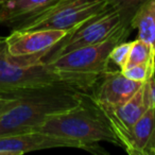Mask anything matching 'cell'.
Returning a JSON list of instances; mask_svg holds the SVG:
<instances>
[{"label": "cell", "instance_id": "6da1fadb", "mask_svg": "<svg viewBox=\"0 0 155 155\" xmlns=\"http://www.w3.org/2000/svg\"><path fill=\"white\" fill-rule=\"evenodd\" d=\"M84 91L65 85H49L13 93L12 105L0 115V136L35 131L49 117L79 106Z\"/></svg>", "mask_w": 155, "mask_h": 155}, {"label": "cell", "instance_id": "7a4b0ae2", "mask_svg": "<svg viewBox=\"0 0 155 155\" xmlns=\"http://www.w3.org/2000/svg\"><path fill=\"white\" fill-rule=\"evenodd\" d=\"M99 78L58 70L44 61L25 63L10 55L5 45L0 48V94L2 95L49 85H65L91 93Z\"/></svg>", "mask_w": 155, "mask_h": 155}, {"label": "cell", "instance_id": "3957f363", "mask_svg": "<svg viewBox=\"0 0 155 155\" xmlns=\"http://www.w3.org/2000/svg\"><path fill=\"white\" fill-rule=\"evenodd\" d=\"M35 131L80 142L95 153L98 152L96 143L99 141L120 147L112 127L89 100L88 93L84 94L83 102L79 106L49 117Z\"/></svg>", "mask_w": 155, "mask_h": 155}, {"label": "cell", "instance_id": "277c9868", "mask_svg": "<svg viewBox=\"0 0 155 155\" xmlns=\"http://www.w3.org/2000/svg\"><path fill=\"white\" fill-rule=\"evenodd\" d=\"M110 8L107 0H61L41 15L14 26L12 30H72Z\"/></svg>", "mask_w": 155, "mask_h": 155}, {"label": "cell", "instance_id": "5b68a950", "mask_svg": "<svg viewBox=\"0 0 155 155\" xmlns=\"http://www.w3.org/2000/svg\"><path fill=\"white\" fill-rule=\"evenodd\" d=\"M132 16L110 8L107 11L89 19L74 32L70 33L55 45L43 58L44 62L52 60L71 50L106 41L121 29L132 27Z\"/></svg>", "mask_w": 155, "mask_h": 155}, {"label": "cell", "instance_id": "8992f818", "mask_svg": "<svg viewBox=\"0 0 155 155\" xmlns=\"http://www.w3.org/2000/svg\"><path fill=\"white\" fill-rule=\"evenodd\" d=\"M132 30V27L123 28L106 41L71 50L46 63L65 72L100 77L104 71L110 69V54L113 48L124 41Z\"/></svg>", "mask_w": 155, "mask_h": 155}, {"label": "cell", "instance_id": "52a82bcc", "mask_svg": "<svg viewBox=\"0 0 155 155\" xmlns=\"http://www.w3.org/2000/svg\"><path fill=\"white\" fill-rule=\"evenodd\" d=\"M150 81V80H149ZM143 82L137 93L127 102L119 106H107L94 102L89 98L91 103L96 106L100 114L105 118L113 132L117 136L120 147L125 151H129L131 142V134L133 127L139 118L146 113L152 101L150 93V82Z\"/></svg>", "mask_w": 155, "mask_h": 155}, {"label": "cell", "instance_id": "ba28073f", "mask_svg": "<svg viewBox=\"0 0 155 155\" xmlns=\"http://www.w3.org/2000/svg\"><path fill=\"white\" fill-rule=\"evenodd\" d=\"M78 29H44L31 31L12 30L11 34L5 38V49L13 58H28L29 62L31 63L41 62L54 46Z\"/></svg>", "mask_w": 155, "mask_h": 155}, {"label": "cell", "instance_id": "9c48e42d", "mask_svg": "<svg viewBox=\"0 0 155 155\" xmlns=\"http://www.w3.org/2000/svg\"><path fill=\"white\" fill-rule=\"evenodd\" d=\"M52 148H77L87 150L80 142L64 139L39 131L0 136V155H21L32 151Z\"/></svg>", "mask_w": 155, "mask_h": 155}, {"label": "cell", "instance_id": "30bf717a", "mask_svg": "<svg viewBox=\"0 0 155 155\" xmlns=\"http://www.w3.org/2000/svg\"><path fill=\"white\" fill-rule=\"evenodd\" d=\"M141 85V82L127 78L121 70L108 69L100 75L88 96L96 103L119 106L129 101Z\"/></svg>", "mask_w": 155, "mask_h": 155}, {"label": "cell", "instance_id": "8fae6325", "mask_svg": "<svg viewBox=\"0 0 155 155\" xmlns=\"http://www.w3.org/2000/svg\"><path fill=\"white\" fill-rule=\"evenodd\" d=\"M61 0H0V24L14 26L41 15Z\"/></svg>", "mask_w": 155, "mask_h": 155}, {"label": "cell", "instance_id": "7c38bea8", "mask_svg": "<svg viewBox=\"0 0 155 155\" xmlns=\"http://www.w3.org/2000/svg\"><path fill=\"white\" fill-rule=\"evenodd\" d=\"M132 155H155V104L152 103L133 127L130 149Z\"/></svg>", "mask_w": 155, "mask_h": 155}, {"label": "cell", "instance_id": "4fadbf2b", "mask_svg": "<svg viewBox=\"0 0 155 155\" xmlns=\"http://www.w3.org/2000/svg\"><path fill=\"white\" fill-rule=\"evenodd\" d=\"M131 26L137 29V38L148 41L155 48V0H147L137 8Z\"/></svg>", "mask_w": 155, "mask_h": 155}, {"label": "cell", "instance_id": "5bb4252c", "mask_svg": "<svg viewBox=\"0 0 155 155\" xmlns=\"http://www.w3.org/2000/svg\"><path fill=\"white\" fill-rule=\"evenodd\" d=\"M154 61H155V48L150 43L140 38L133 41L129 60H127V68L135 66V65L154 62Z\"/></svg>", "mask_w": 155, "mask_h": 155}, {"label": "cell", "instance_id": "9a60e30c", "mask_svg": "<svg viewBox=\"0 0 155 155\" xmlns=\"http://www.w3.org/2000/svg\"><path fill=\"white\" fill-rule=\"evenodd\" d=\"M122 73L131 80L141 83L147 82L151 78L155 77V61L129 67V68L122 70Z\"/></svg>", "mask_w": 155, "mask_h": 155}, {"label": "cell", "instance_id": "2e32d148", "mask_svg": "<svg viewBox=\"0 0 155 155\" xmlns=\"http://www.w3.org/2000/svg\"><path fill=\"white\" fill-rule=\"evenodd\" d=\"M133 41H122L113 48L110 54V62H113L119 67L121 71L127 68V60L131 52Z\"/></svg>", "mask_w": 155, "mask_h": 155}, {"label": "cell", "instance_id": "e0dca14e", "mask_svg": "<svg viewBox=\"0 0 155 155\" xmlns=\"http://www.w3.org/2000/svg\"><path fill=\"white\" fill-rule=\"evenodd\" d=\"M107 1L112 8L133 17L137 8L147 0H107Z\"/></svg>", "mask_w": 155, "mask_h": 155}, {"label": "cell", "instance_id": "ac0fdd59", "mask_svg": "<svg viewBox=\"0 0 155 155\" xmlns=\"http://www.w3.org/2000/svg\"><path fill=\"white\" fill-rule=\"evenodd\" d=\"M14 102V96L12 95H5V99L0 101V115L3 114L10 106L12 105V103Z\"/></svg>", "mask_w": 155, "mask_h": 155}, {"label": "cell", "instance_id": "d6986e66", "mask_svg": "<svg viewBox=\"0 0 155 155\" xmlns=\"http://www.w3.org/2000/svg\"><path fill=\"white\" fill-rule=\"evenodd\" d=\"M150 93H151V98H152V101L155 104V77L151 78L150 79Z\"/></svg>", "mask_w": 155, "mask_h": 155}, {"label": "cell", "instance_id": "ffe728a7", "mask_svg": "<svg viewBox=\"0 0 155 155\" xmlns=\"http://www.w3.org/2000/svg\"><path fill=\"white\" fill-rule=\"evenodd\" d=\"M5 38L7 37H1L0 36V48H2L5 45Z\"/></svg>", "mask_w": 155, "mask_h": 155}, {"label": "cell", "instance_id": "44dd1931", "mask_svg": "<svg viewBox=\"0 0 155 155\" xmlns=\"http://www.w3.org/2000/svg\"><path fill=\"white\" fill-rule=\"evenodd\" d=\"M5 95H2V94H0V101L5 99Z\"/></svg>", "mask_w": 155, "mask_h": 155}]
</instances>
